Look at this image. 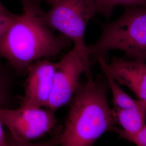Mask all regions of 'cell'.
<instances>
[{"label":"cell","instance_id":"6da1fadb","mask_svg":"<svg viewBox=\"0 0 146 146\" xmlns=\"http://www.w3.org/2000/svg\"><path fill=\"white\" fill-rule=\"evenodd\" d=\"M41 13L23 9L0 36V58L5 59L18 75L26 74L33 63L56 56L70 44L68 38L55 35L47 26Z\"/></svg>","mask_w":146,"mask_h":146},{"label":"cell","instance_id":"7a4b0ae2","mask_svg":"<svg viewBox=\"0 0 146 146\" xmlns=\"http://www.w3.org/2000/svg\"><path fill=\"white\" fill-rule=\"evenodd\" d=\"M86 75L87 81L73 96L58 146H93L115 128L106 85L95 80L91 71Z\"/></svg>","mask_w":146,"mask_h":146},{"label":"cell","instance_id":"3957f363","mask_svg":"<svg viewBox=\"0 0 146 146\" xmlns=\"http://www.w3.org/2000/svg\"><path fill=\"white\" fill-rule=\"evenodd\" d=\"M88 48L91 64L101 58L106 60L111 50L122 51L131 60L146 62V7L127 6L119 19L102 26L99 38Z\"/></svg>","mask_w":146,"mask_h":146},{"label":"cell","instance_id":"277c9868","mask_svg":"<svg viewBox=\"0 0 146 146\" xmlns=\"http://www.w3.org/2000/svg\"><path fill=\"white\" fill-rule=\"evenodd\" d=\"M45 1L50 5V8L40 14L42 21L52 30L59 31L68 38L73 42V48L90 61L85 32L89 22L98 13L94 0Z\"/></svg>","mask_w":146,"mask_h":146},{"label":"cell","instance_id":"5b68a950","mask_svg":"<svg viewBox=\"0 0 146 146\" xmlns=\"http://www.w3.org/2000/svg\"><path fill=\"white\" fill-rule=\"evenodd\" d=\"M0 121L16 141L33 142L52 131L58 122L55 111L46 108L0 107Z\"/></svg>","mask_w":146,"mask_h":146},{"label":"cell","instance_id":"8992f818","mask_svg":"<svg viewBox=\"0 0 146 146\" xmlns=\"http://www.w3.org/2000/svg\"><path fill=\"white\" fill-rule=\"evenodd\" d=\"M90 62L75 49L56 62L52 92L46 108L56 111L73 99L82 74L90 71Z\"/></svg>","mask_w":146,"mask_h":146},{"label":"cell","instance_id":"52a82bcc","mask_svg":"<svg viewBox=\"0 0 146 146\" xmlns=\"http://www.w3.org/2000/svg\"><path fill=\"white\" fill-rule=\"evenodd\" d=\"M56 66V62L47 58L31 64L26 73L25 92L20 106L46 108L52 92Z\"/></svg>","mask_w":146,"mask_h":146},{"label":"cell","instance_id":"ba28073f","mask_svg":"<svg viewBox=\"0 0 146 146\" xmlns=\"http://www.w3.org/2000/svg\"><path fill=\"white\" fill-rule=\"evenodd\" d=\"M107 69L119 84L130 89L138 99L146 102V62L114 58Z\"/></svg>","mask_w":146,"mask_h":146},{"label":"cell","instance_id":"9c48e42d","mask_svg":"<svg viewBox=\"0 0 146 146\" xmlns=\"http://www.w3.org/2000/svg\"><path fill=\"white\" fill-rule=\"evenodd\" d=\"M111 113L115 125L121 127L116 128L123 133L134 134L146 125V106L127 109L113 107Z\"/></svg>","mask_w":146,"mask_h":146},{"label":"cell","instance_id":"30bf717a","mask_svg":"<svg viewBox=\"0 0 146 146\" xmlns=\"http://www.w3.org/2000/svg\"><path fill=\"white\" fill-rule=\"evenodd\" d=\"M99 63L113 95V105L115 108L121 109L139 108L146 106V102L141 100H135L131 98L120 87L118 84L111 76L107 69V61L104 58H99L98 61Z\"/></svg>","mask_w":146,"mask_h":146},{"label":"cell","instance_id":"8fae6325","mask_svg":"<svg viewBox=\"0 0 146 146\" xmlns=\"http://www.w3.org/2000/svg\"><path fill=\"white\" fill-rule=\"evenodd\" d=\"M14 73L0 60V107L12 108L15 102L13 95Z\"/></svg>","mask_w":146,"mask_h":146},{"label":"cell","instance_id":"7c38bea8","mask_svg":"<svg viewBox=\"0 0 146 146\" xmlns=\"http://www.w3.org/2000/svg\"><path fill=\"white\" fill-rule=\"evenodd\" d=\"M97 12L108 18L116 7L140 6L146 7V0H94Z\"/></svg>","mask_w":146,"mask_h":146},{"label":"cell","instance_id":"4fadbf2b","mask_svg":"<svg viewBox=\"0 0 146 146\" xmlns=\"http://www.w3.org/2000/svg\"><path fill=\"white\" fill-rule=\"evenodd\" d=\"M113 131H114L121 137L133 143L136 146H146V125L141 131L134 134H127L121 132L116 128V127Z\"/></svg>","mask_w":146,"mask_h":146},{"label":"cell","instance_id":"5bb4252c","mask_svg":"<svg viewBox=\"0 0 146 146\" xmlns=\"http://www.w3.org/2000/svg\"><path fill=\"white\" fill-rule=\"evenodd\" d=\"M58 136L47 141L41 142H21L13 139L11 136H7L6 146H58Z\"/></svg>","mask_w":146,"mask_h":146},{"label":"cell","instance_id":"9a60e30c","mask_svg":"<svg viewBox=\"0 0 146 146\" xmlns=\"http://www.w3.org/2000/svg\"><path fill=\"white\" fill-rule=\"evenodd\" d=\"M16 15L13 13L4 14L0 13V36L13 23Z\"/></svg>","mask_w":146,"mask_h":146},{"label":"cell","instance_id":"2e32d148","mask_svg":"<svg viewBox=\"0 0 146 146\" xmlns=\"http://www.w3.org/2000/svg\"><path fill=\"white\" fill-rule=\"evenodd\" d=\"M23 6V9L29 10L41 13L43 10L41 8V5L45 0H19Z\"/></svg>","mask_w":146,"mask_h":146},{"label":"cell","instance_id":"e0dca14e","mask_svg":"<svg viewBox=\"0 0 146 146\" xmlns=\"http://www.w3.org/2000/svg\"><path fill=\"white\" fill-rule=\"evenodd\" d=\"M3 126L0 121V146H6L7 143V136L5 134Z\"/></svg>","mask_w":146,"mask_h":146},{"label":"cell","instance_id":"ac0fdd59","mask_svg":"<svg viewBox=\"0 0 146 146\" xmlns=\"http://www.w3.org/2000/svg\"><path fill=\"white\" fill-rule=\"evenodd\" d=\"M0 13L4 14H11L12 13L11 11H9L5 5H3L0 1Z\"/></svg>","mask_w":146,"mask_h":146}]
</instances>
